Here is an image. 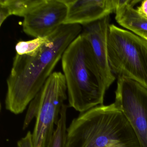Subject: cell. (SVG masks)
I'll return each instance as SVG.
<instances>
[{
    "instance_id": "cell-6",
    "label": "cell",
    "mask_w": 147,
    "mask_h": 147,
    "mask_svg": "<svg viewBox=\"0 0 147 147\" xmlns=\"http://www.w3.org/2000/svg\"><path fill=\"white\" fill-rule=\"evenodd\" d=\"M116 106L129 122L141 147H147V88L125 77H118Z\"/></svg>"
},
{
    "instance_id": "cell-7",
    "label": "cell",
    "mask_w": 147,
    "mask_h": 147,
    "mask_svg": "<svg viewBox=\"0 0 147 147\" xmlns=\"http://www.w3.org/2000/svg\"><path fill=\"white\" fill-rule=\"evenodd\" d=\"M110 25V16H107L83 26L81 33L86 41L90 56L106 92L115 80L109 64L107 53V38Z\"/></svg>"
},
{
    "instance_id": "cell-13",
    "label": "cell",
    "mask_w": 147,
    "mask_h": 147,
    "mask_svg": "<svg viewBox=\"0 0 147 147\" xmlns=\"http://www.w3.org/2000/svg\"><path fill=\"white\" fill-rule=\"evenodd\" d=\"M50 41L49 36L36 38L29 41H20L15 46L16 54L32 56L36 55Z\"/></svg>"
},
{
    "instance_id": "cell-4",
    "label": "cell",
    "mask_w": 147,
    "mask_h": 147,
    "mask_svg": "<svg viewBox=\"0 0 147 147\" xmlns=\"http://www.w3.org/2000/svg\"><path fill=\"white\" fill-rule=\"evenodd\" d=\"M107 46L114 75L134 80L147 88V40L111 24Z\"/></svg>"
},
{
    "instance_id": "cell-9",
    "label": "cell",
    "mask_w": 147,
    "mask_h": 147,
    "mask_svg": "<svg viewBox=\"0 0 147 147\" xmlns=\"http://www.w3.org/2000/svg\"><path fill=\"white\" fill-rule=\"evenodd\" d=\"M67 8L63 24L86 25L115 13L117 0H63Z\"/></svg>"
},
{
    "instance_id": "cell-17",
    "label": "cell",
    "mask_w": 147,
    "mask_h": 147,
    "mask_svg": "<svg viewBox=\"0 0 147 147\" xmlns=\"http://www.w3.org/2000/svg\"><path fill=\"white\" fill-rule=\"evenodd\" d=\"M138 11L147 18V0L142 1L141 5L138 7Z\"/></svg>"
},
{
    "instance_id": "cell-2",
    "label": "cell",
    "mask_w": 147,
    "mask_h": 147,
    "mask_svg": "<svg viewBox=\"0 0 147 147\" xmlns=\"http://www.w3.org/2000/svg\"><path fill=\"white\" fill-rule=\"evenodd\" d=\"M66 147H141L129 122L114 103L98 105L74 119Z\"/></svg>"
},
{
    "instance_id": "cell-1",
    "label": "cell",
    "mask_w": 147,
    "mask_h": 147,
    "mask_svg": "<svg viewBox=\"0 0 147 147\" xmlns=\"http://www.w3.org/2000/svg\"><path fill=\"white\" fill-rule=\"evenodd\" d=\"M81 25L63 24L36 55L16 54L7 80L6 110L22 113L50 77L69 45L82 31Z\"/></svg>"
},
{
    "instance_id": "cell-5",
    "label": "cell",
    "mask_w": 147,
    "mask_h": 147,
    "mask_svg": "<svg viewBox=\"0 0 147 147\" xmlns=\"http://www.w3.org/2000/svg\"><path fill=\"white\" fill-rule=\"evenodd\" d=\"M40 105L32 133L34 147H46L60 118L62 107L68 98L63 74L53 72L40 91Z\"/></svg>"
},
{
    "instance_id": "cell-15",
    "label": "cell",
    "mask_w": 147,
    "mask_h": 147,
    "mask_svg": "<svg viewBox=\"0 0 147 147\" xmlns=\"http://www.w3.org/2000/svg\"><path fill=\"white\" fill-rule=\"evenodd\" d=\"M17 147H34L32 133L30 131H28L24 137L18 141Z\"/></svg>"
},
{
    "instance_id": "cell-16",
    "label": "cell",
    "mask_w": 147,
    "mask_h": 147,
    "mask_svg": "<svg viewBox=\"0 0 147 147\" xmlns=\"http://www.w3.org/2000/svg\"><path fill=\"white\" fill-rule=\"evenodd\" d=\"M10 16L7 8L5 6L0 4V26H2L5 20Z\"/></svg>"
},
{
    "instance_id": "cell-3",
    "label": "cell",
    "mask_w": 147,
    "mask_h": 147,
    "mask_svg": "<svg viewBox=\"0 0 147 147\" xmlns=\"http://www.w3.org/2000/svg\"><path fill=\"white\" fill-rule=\"evenodd\" d=\"M61 62L69 106L82 113L103 105L106 91L81 34L66 49Z\"/></svg>"
},
{
    "instance_id": "cell-10",
    "label": "cell",
    "mask_w": 147,
    "mask_h": 147,
    "mask_svg": "<svg viewBox=\"0 0 147 147\" xmlns=\"http://www.w3.org/2000/svg\"><path fill=\"white\" fill-rule=\"evenodd\" d=\"M137 0H117L115 10V20L122 27L146 39L147 18L134 6L140 2Z\"/></svg>"
},
{
    "instance_id": "cell-11",
    "label": "cell",
    "mask_w": 147,
    "mask_h": 147,
    "mask_svg": "<svg viewBox=\"0 0 147 147\" xmlns=\"http://www.w3.org/2000/svg\"><path fill=\"white\" fill-rule=\"evenodd\" d=\"M43 1V0H0V4L7 8L11 16L24 18Z\"/></svg>"
},
{
    "instance_id": "cell-12",
    "label": "cell",
    "mask_w": 147,
    "mask_h": 147,
    "mask_svg": "<svg viewBox=\"0 0 147 147\" xmlns=\"http://www.w3.org/2000/svg\"><path fill=\"white\" fill-rule=\"evenodd\" d=\"M67 107L65 104L63 105L59 121L46 147H66Z\"/></svg>"
},
{
    "instance_id": "cell-18",
    "label": "cell",
    "mask_w": 147,
    "mask_h": 147,
    "mask_svg": "<svg viewBox=\"0 0 147 147\" xmlns=\"http://www.w3.org/2000/svg\"><path fill=\"white\" fill-rule=\"evenodd\" d=\"M146 40H147V37H146Z\"/></svg>"
},
{
    "instance_id": "cell-8",
    "label": "cell",
    "mask_w": 147,
    "mask_h": 147,
    "mask_svg": "<svg viewBox=\"0 0 147 147\" xmlns=\"http://www.w3.org/2000/svg\"><path fill=\"white\" fill-rule=\"evenodd\" d=\"M67 12L63 0H43L24 18L23 31L35 38L49 36L63 24Z\"/></svg>"
},
{
    "instance_id": "cell-14",
    "label": "cell",
    "mask_w": 147,
    "mask_h": 147,
    "mask_svg": "<svg viewBox=\"0 0 147 147\" xmlns=\"http://www.w3.org/2000/svg\"><path fill=\"white\" fill-rule=\"evenodd\" d=\"M40 105V96L38 93L34 98L29 104L27 113L26 115L23 125V129H26L32 119L36 117L38 114Z\"/></svg>"
}]
</instances>
